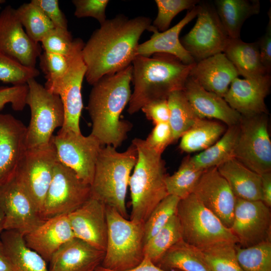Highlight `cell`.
<instances>
[{
    "label": "cell",
    "mask_w": 271,
    "mask_h": 271,
    "mask_svg": "<svg viewBox=\"0 0 271 271\" xmlns=\"http://www.w3.org/2000/svg\"><path fill=\"white\" fill-rule=\"evenodd\" d=\"M198 6L199 10L195 24L180 40L182 45L195 62L223 53L230 38L214 6L200 1Z\"/></svg>",
    "instance_id": "7c38bea8"
},
{
    "label": "cell",
    "mask_w": 271,
    "mask_h": 271,
    "mask_svg": "<svg viewBox=\"0 0 271 271\" xmlns=\"http://www.w3.org/2000/svg\"><path fill=\"white\" fill-rule=\"evenodd\" d=\"M106 207L102 202L90 197L68 214L74 237L103 251L107 234Z\"/></svg>",
    "instance_id": "ffe728a7"
},
{
    "label": "cell",
    "mask_w": 271,
    "mask_h": 271,
    "mask_svg": "<svg viewBox=\"0 0 271 271\" xmlns=\"http://www.w3.org/2000/svg\"><path fill=\"white\" fill-rule=\"evenodd\" d=\"M105 251L74 238L64 244L52 256L49 271H95Z\"/></svg>",
    "instance_id": "484cf974"
},
{
    "label": "cell",
    "mask_w": 271,
    "mask_h": 271,
    "mask_svg": "<svg viewBox=\"0 0 271 271\" xmlns=\"http://www.w3.org/2000/svg\"><path fill=\"white\" fill-rule=\"evenodd\" d=\"M190 157L184 159L175 173L166 176L165 184L168 195L182 199L192 194L204 170L196 168Z\"/></svg>",
    "instance_id": "e575fe53"
},
{
    "label": "cell",
    "mask_w": 271,
    "mask_h": 271,
    "mask_svg": "<svg viewBox=\"0 0 271 271\" xmlns=\"http://www.w3.org/2000/svg\"><path fill=\"white\" fill-rule=\"evenodd\" d=\"M39 74L40 72L36 67L25 66L0 51V80L4 83L13 85H24Z\"/></svg>",
    "instance_id": "60d3db41"
},
{
    "label": "cell",
    "mask_w": 271,
    "mask_h": 271,
    "mask_svg": "<svg viewBox=\"0 0 271 271\" xmlns=\"http://www.w3.org/2000/svg\"><path fill=\"white\" fill-rule=\"evenodd\" d=\"M230 229L242 248L271 241L270 208L261 200L236 198Z\"/></svg>",
    "instance_id": "9a60e30c"
},
{
    "label": "cell",
    "mask_w": 271,
    "mask_h": 271,
    "mask_svg": "<svg viewBox=\"0 0 271 271\" xmlns=\"http://www.w3.org/2000/svg\"><path fill=\"white\" fill-rule=\"evenodd\" d=\"M27 84L26 104L31 110L26 135L29 149L51 143L53 132L64 124V111L60 97L47 90L35 78L29 80Z\"/></svg>",
    "instance_id": "ba28073f"
},
{
    "label": "cell",
    "mask_w": 271,
    "mask_h": 271,
    "mask_svg": "<svg viewBox=\"0 0 271 271\" xmlns=\"http://www.w3.org/2000/svg\"><path fill=\"white\" fill-rule=\"evenodd\" d=\"M261 176V201L268 207H271V172Z\"/></svg>",
    "instance_id": "f5cc1de1"
},
{
    "label": "cell",
    "mask_w": 271,
    "mask_h": 271,
    "mask_svg": "<svg viewBox=\"0 0 271 271\" xmlns=\"http://www.w3.org/2000/svg\"><path fill=\"white\" fill-rule=\"evenodd\" d=\"M15 12L27 35L37 43L54 28L42 10L32 1L22 5Z\"/></svg>",
    "instance_id": "8d00e7d4"
},
{
    "label": "cell",
    "mask_w": 271,
    "mask_h": 271,
    "mask_svg": "<svg viewBox=\"0 0 271 271\" xmlns=\"http://www.w3.org/2000/svg\"><path fill=\"white\" fill-rule=\"evenodd\" d=\"M138 159L134 145L119 152L110 145L102 147L95 164L90 197L117 210L125 218L127 213L125 198L132 169Z\"/></svg>",
    "instance_id": "5b68a950"
},
{
    "label": "cell",
    "mask_w": 271,
    "mask_h": 271,
    "mask_svg": "<svg viewBox=\"0 0 271 271\" xmlns=\"http://www.w3.org/2000/svg\"><path fill=\"white\" fill-rule=\"evenodd\" d=\"M238 262L244 271H271V241L246 248L236 245Z\"/></svg>",
    "instance_id": "f35d334b"
},
{
    "label": "cell",
    "mask_w": 271,
    "mask_h": 271,
    "mask_svg": "<svg viewBox=\"0 0 271 271\" xmlns=\"http://www.w3.org/2000/svg\"><path fill=\"white\" fill-rule=\"evenodd\" d=\"M0 207L5 214L4 230H15L24 236L45 221L16 177L0 188Z\"/></svg>",
    "instance_id": "2e32d148"
},
{
    "label": "cell",
    "mask_w": 271,
    "mask_h": 271,
    "mask_svg": "<svg viewBox=\"0 0 271 271\" xmlns=\"http://www.w3.org/2000/svg\"><path fill=\"white\" fill-rule=\"evenodd\" d=\"M43 12L54 28L68 29L67 19L60 9L58 0H32Z\"/></svg>",
    "instance_id": "c3c4849f"
},
{
    "label": "cell",
    "mask_w": 271,
    "mask_h": 271,
    "mask_svg": "<svg viewBox=\"0 0 271 271\" xmlns=\"http://www.w3.org/2000/svg\"><path fill=\"white\" fill-rule=\"evenodd\" d=\"M233 157L261 175L271 172V141L267 114L241 116Z\"/></svg>",
    "instance_id": "30bf717a"
},
{
    "label": "cell",
    "mask_w": 271,
    "mask_h": 271,
    "mask_svg": "<svg viewBox=\"0 0 271 271\" xmlns=\"http://www.w3.org/2000/svg\"><path fill=\"white\" fill-rule=\"evenodd\" d=\"M214 3L220 21L231 39L240 38L245 21L260 10L258 0H216Z\"/></svg>",
    "instance_id": "f546056e"
},
{
    "label": "cell",
    "mask_w": 271,
    "mask_h": 271,
    "mask_svg": "<svg viewBox=\"0 0 271 271\" xmlns=\"http://www.w3.org/2000/svg\"><path fill=\"white\" fill-rule=\"evenodd\" d=\"M57 162L51 142L47 146L29 149L16 176L41 215Z\"/></svg>",
    "instance_id": "5bb4252c"
},
{
    "label": "cell",
    "mask_w": 271,
    "mask_h": 271,
    "mask_svg": "<svg viewBox=\"0 0 271 271\" xmlns=\"http://www.w3.org/2000/svg\"><path fill=\"white\" fill-rule=\"evenodd\" d=\"M226 126L218 120L200 118L182 136L179 148L186 153L201 152L222 137Z\"/></svg>",
    "instance_id": "1f68e13d"
},
{
    "label": "cell",
    "mask_w": 271,
    "mask_h": 271,
    "mask_svg": "<svg viewBox=\"0 0 271 271\" xmlns=\"http://www.w3.org/2000/svg\"><path fill=\"white\" fill-rule=\"evenodd\" d=\"M182 239L179 219L175 214L145 244V256L156 264L165 253Z\"/></svg>",
    "instance_id": "d590c367"
},
{
    "label": "cell",
    "mask_w": 271,
    "mask_h": 271,
    "mask_svg": "<svg viewBox=\"0 0 271 271\" xmlns=\"http://www.w3.org/2000/svg\"><path fill=\"white\" fill-rule=\"evenodd\" d=\"M0 271H13L11 261L1 240L0 241Z\"/></svg>",
    "instance_id": "db71d44e"
},
{
    "label": "cell",
    "mask_w": 271,
    "mask_h": 271,
    "mask_svg": "<svg viewBox=\"0 0 271 271\" xmlns=\"http://www.w3.org/2000/svg\"><path fill=\"white\" fill-rule=\"evenodd\" d=\"M236 244L224 242L201 250L210 271H244L237 259Z\"/></svg>",
    "instance_id": "74e56055"
},
{
    "label": "cell",
    "mask_w": 271,
    "mask_h": 271,
    "mask_svg": "<svg viewBox=\"0 0 271 271\" xmlns=\"http://www.w3.org/2000/svg\"><path fill=\"white\" fill-rule=\"evenodd\" d=\"M132 66L100 78L92 86L87 109L92 121L90 134L103 146L115 148L127 138L131 123L121 120L120 114L131 96Z\"/></svg>",
    "instance_id": "7a4b0ae2"
},
{
    "label": "cell",
    "mask_w": 271,
    "mask_h": 271,
    "mask_svg": "<svg viewBox=\"0 0 271 271\" xmlns=\"http://www.w3.org/2000/svg\"><path fill=\"white\" fill-rule=\"evenodd\" d=\"M73 39L68 29L54 28L43 38L41 43L44 51L67 56Z\"/></svg>",
    "instance_id": "ee69618b"
},
{
    "label": "cell",
    "mask_w": 271,
    "mask_h": 271,
    "mask_svg": "<svg viewBox=\"0 0 271 271\" xmlns=\"http://www.w3.org/2000/svg\"><path fill=\"white\" fill-rule=\"evenodd\" d=\"M84 43L80 38L73 40L68 56V67L63 78L44 87L58 95L63 103L64 122L61 129L80 133V117L83 109L81 94L86 66L82 57Z\"/></svg>",
    "instance_id": "9c48e42d"
},
{
    "label": "cell",
    "mask_w": 271,
    "mask_h": 271,
    "mask_svg": "<svg viewBox=\"0 0 271 271\" xmlns=\"http://www.w3.org/2000/svg\"><path fill=\"white\" fill-rule=\"evenodd\" d=\"M95 271H116V270H109L106 268H105L101 266H98L95 270ZM122 271H181L179 270L174 269L171 270H164L155 263L151 261L147 257H144L143 260L137 266Z\"/></svg>",
    "instance_id": "816d5d0a"
},
{
    "label": "cell",
    "mask_w": 271,
    "mask_h": 271,
    "mask_svg": "<svg viewBox=\"0 0 271 271\" xmlns=\"http://www.w3.org/2000/svg\"><path fill=\"white\" fill-rule=\"evenodd\" d=\"M238 75L233 65L221 53L196 62L189 76L206 90L224 97Z\"/></svg>",
    "instance_id": "d4e9b609"
},
{
    "label": "cell",
    "mask_w": 271,
    "mask_h": 271,
    "mask_svg": "<svg viewBox=\"0 0 271 271\" xmlns=\"http://www.w3.org/2000/svg\"><path fill=\"white\" fill-rule=\"evenodd\" d=\"M5 221V214L3 210L0 207V232L4 230Z\"/></svg>",
    "instance_id": "11a10c76"
},
{
    "label": "cell",
    "mask_w": 271,
    "mask_h": 271,
    "mask_svg": "<svg viewBox=\"0 0 271 271\" xmlns=\"http://www.w3.org/2000/svg\"><path fill=\"white\" fill-rule=\"evenodd\" d=\"M192 193L226 227L230 228L236 197L217 167L204 170Z\"/></svg>",
    "instance_id": "d6986e66"
},
{
    "label": "cell",
    "mask_w": 271,
    "mask_h": 271,
    "mask_svg": "<svg viewBox=\"0 0 271 271\" xmlns=\"http://www.w3.org/2000/svg\"><path fill=\"white\" fill-rule=\"evenodd\" d=\"M109 2L108 0H73L74 16L77 18H93L101 25L107 20L105 10Z\"/></svg>",
    "instance_id": "f6af8a7d"
},
{
    "label": "cell",
    "mask_w": 271,
    "mask_h": 271,
    "mask_svg": "<svg viewBox=\"0 0 271 271\" xmlns=\"http://www.w3.org/2000/svg\"><path fill=\"white\" fill-rule=\"evenodd\" d=\"M238 129V124L227 127L216 143L198 154L190 157L192 164L196 168L204 170L217 167L233 158Z\"/></svg>",
    "instance_id": "d6a6232c"
},
{
    "label": "cell",
    "mask_w": 271,
    "mask_h": 271,
    "mask_svg": "<svg viewBox=\"0 0 271 271\" xmlns=\"http://www.w3.org/2000/svg\"><path fill=\"white\" fill-rule=\"evenodd\" d=\"M138 152V159L129 187L131 210L130 220L145 222L156 206L168 194L165 184V163L161 155L150 148L145 141H132Z\"/></svg>",
    "instance_id": "277c9868"
},
{
    "label": "cell",
    "mask_w": 271,
    "mask_h": 271,
    "mask_svg": "<svg viewBox=\"0 0 271 271\" xmlns=\"http://www.w3.org/2000/svg\"><path fill=\"white\" fill-rule=\"evenodd\" d=\"M180 200L175 196L168 195L156 206L144 222L145 243L176 214Z\"/></svg>",
    "instance_id": "ab89813d"
},
{
    "label": "cell",
    "mask_w": 271,
    "mask_h": 271,
    "mask_svg": "<svg viewBox=\"0 0 271 271\" xmlns=\"http://www.w3.org/2000/svg\"><path fill=\"white\" fill-rule=\"evenodd\" d=\"M223 53L244 78L269 74L261 63L257 41L247 43L240 38H229Z\"/></svg>",
    "instance_id": "83f0119b"
},
{
    "label": "cell",
    "mask_w": 271,
    "mask_h": 271,
    "mask_svg": "<svg viewBox=\"0 0 271 271\" xmlns=\"http://www.w3.org/2000/svg\"><path fill=\"white\" fill-rule=\"evenodd\" d=\"M39 58L40 67L45 75L46 83L63 78L68 67V56L44 51Z\"/></svg>",
    "instance_id": "7bdbcfd3"
},
{
    "label": "cell",
    "mask_w": 271,
    "mask_h": 271,
    "mask_svg": "<svg viewBox=\"0 0 271 271\" xmlns=\"http://www.w3.org/2000/svg\"><path fill=\"white\" fill-rule=\"evenodd\" d=\"M141 110L155 124L169 122L170 111L167 99L151 102L143 106Z\"/></svg>",
    "instance_id": "681fc988"
},
{
    "label": "cell",
    "mask_w": 271,
    "mask_h": 271,
    "mask_svg": "<svg viewBox=\"0 0 271 271\" xmlns=\"http://www.w3.org/2000/svg\"><path fill=\"white\" fill-rule=\"evenodd\" d=\"M5 2H6L5 1H4V0H0V8H1V5L2 4H3V3H5Z\"/></svg>",
    "instance_id": "9f6ffc18"
},
{
    "label": "cell",
    "mask_w": 271,
    "mask_h": 271,
    "mask_svg": "<svg viewBox=\"0 0 271 271\" xmlns=\"http://www.w3.org/2000/svg\"><path fill=\"white\" fill-rule=\"evenodd\" d=\"M217 168L228 183L236 198L257 201L262 199L261 176L250 170L234 157Z\"/></svg>",
    "instance_id": "4316f807"
},
{
    "label": "cell",
    "mask_w": 271,
    "mask_h": 271,
    "mask_svg": "<svg viewBox=\"0 0 271 271\" xmlns=\"http://www.w3.org/2000/svg\"><path fill=\"white\" fill-rule=\"evenodd\" d=\"M183 90L200 118L215 119L227 127L238 124L241 115L223 97L206 90L190 76Z\"/></svg>",
    "instance_id": "7402d4cb"
},
{
    "label": "cell",
    "mask_w": 271,
    "mask_h": 271,
    "mask_svg": "<svg viewBox=\"0 0 271 271\" xmlns=\"http://www.w3.org/2000/svg\"><path fill=\"white\" fill-rule=\"evenodd\" d=\"M28 92L27 84L0 87V110L8 103H11L15 111H22L26 104Z\"/></svg>",
    "instance_id": "bcb514c9"
},
{
    "label": "cell",
    "mask_w": 271,
    "mask_h": 271,
    "mask_svg": "<svg viewBox=\"0 0 271 271\" xmlns=\"http://www.w3.org/2000/svg\"><path fill=\"white\" fill-rule=\"evenodd\" d=\"M269 21L265 34L257 41L261 63L268 74L271 71V11H268Z\"/></svg>",
    "instance_id": "f907efd6"
},
{
    "label": "cell",
    "mask_w": 271,
    "mask_h": 271,
    "mask_svg": "<svg viewBox=\"0 0 271 271\" xmlns=\"http://www.w3.org/2000/svg\"><path fill=\"white\" fill-rule=\"evenodd\" d=\"M27 127L11 114L0 113V188L16 176L28 150Z\"/></svg>",
    "instance_id": "e0dca14e"
},
{
    "label": "cell",
    "mask_w": 271,
    "mask_h": 271,
    "mask_svg": "<svg viewBox=\"0 0 271 271\" xmlns=\"http://www.w3.org/2000/svg\"><path fill=\"white\" fill-rule=\"evenodd\" d=\"M156 264L166 270L210 271L201 250L182 239L170 247Z\"/></svg>",
    "instance_id": "4dcf8cb0"
},
{
    "label": "cell",
    "mask_w": 271,
    "mask_h": 271,
    "mask_svg": "<svg viewBox=\"0 0 271 271\" xmlns=\"http://www.w3.org/2000/svg\"><path fill=\"white\" fill-rule=\"evenodd\" d=\"M182 239L200 250L224 242L237 244L230 228L192 193L180 199L176 211Z\"/></svg>",
    "instance_id": "52a82bcc"
},
{
    "label": "cell",
    "mask_w": 271,
    "mask_h": 271,
    "mask_svg": "<svg viewBox=\"0 0 271 271\" xmlns=\"http://www.w3.org/2000/svg\"><path fill=\"white\" fill-rule=\"evenodd\" d=\"M199 2L198 0H156L158 14L152 25L158 31L164 32L169 29L172 21L179 13L193 9Z\"/></svg>",
    "instance_id": "b9f144b4"
},
{
    "label": "cell",
    "mask_w": 271,
    "mask_h": 271,
    "mask_svg": "<svg viewBox=\"0 0 271 271\" xmlns=\"http://www.w3.org/2000/svg\"><path fill=\"white\" fill-rule=\"evenodd\" d=\"M151 26L149 17L129 19L123 15L107 19L101 24L82 50L87 82L93 85L103 76L131 65L140 37L144 31H149Z\"/></svg>",
    "instance_id": "6da1fadb"
},
{
    "label": "cell",
    "mask_w": 271,
    "mask_h": 271,
    "mask_svg": "<svg viewBox=\"0 0 271 271\" xmlns=\"http://www.w3.org/2000/svg\"><path fill=\"white\" fill-rule=\"evenodd\" d=\"M51 142L55 148L57 161L73 170L85 183L91 185L99 153L103 147L91 134L61 129L54 135Z\"/></svg>",
    "instance_id": "8fae6325"
},
{
    "label": "cell",
    "mask_w": 271,
    "mask_h": 271,
    "mask_svg": "<svg viewBox=\"0 0 271 271\" xmlns=\"http://www.w3.org/2000/svg\"><path fill=\"white\" fill-rule=\"evenodd\" d=\"M106 212V246L100 266L116 271L137 266L145 257L144 223L128 220L110 207Z\"/></svg>",
    "instance_id": "8992f818"
},
{
    "label": "cell",
    "mask_w": 271,
    "mask_h": 271,
    "mask_svg": "<svg viewBox=\"0 0 271 271\" xmlns=\"http://www.w3.org/2000/svg\"><path fill=\"white\" fill-rule=\"evenodd\" d=\"M198 6L190 10L179 23L167 30L160 32L152 25L149 31L153 33L148 41L139 44L136 55L150 57L157 53L173 55L185 64H192L195 61L182 45L179 35L183 28L194 19L198 12Z\"/></svg>",
    "instance_id": "cb8c5ba5"
},
{
    "label": "cell",
    "mask_w": 271,
    "mask_h": 271,
    "mask_svg": "<svg viewBox=\"0 0 271 271\" xmlns=\"http://www.w3.org/2000/svg\"><path fill=\"white\" fill-rule=\"evenodd\" d=\"M195 64H185L164 53L155 54L152 57L136 56L131 64L133 90L128 113L134 114L151 102L167 99L172 92L183 90Z\"/></svg>",
    "instance_id": "3957f363"
},
{
    "label": "cell",
    "mask_w": 271,
    "mask_h": 271,
    "mask_svg": "<svg viewBox=\"0 0 271 271\" xmlns=\"http://www.w3.org/2000/svg\"><path fill=\"white\" fill-rule=\"evenodd\" d=\"M90 185L75 172L57 162L44 201L41 216L44 220L73 212L90 197Z\"/></svg>",
    "instance_id": "4fadbf2b"
},
{
    "label": "cell",
    "mask_w": 271,
    "mask_h": 271,
    "mask_svg": "<svg viewBox=\"0 0 271 271\" xmlns=\"http://www.w3.org/2000/svg\"><path fill=\"white\" fill-rule=\"evenodd\" d=\"M145 142L156 153L162 155L166 147L174 142L172 129L168 122L155 124Z\"/></svg>",
    "instance_id": "7dc6e473"
},
{
    "label": "cell",
    "mask_w": 271,
    "mask_h": 271,
    "mask_svg": "<svg viewBox=\"0 0 271 271\" xmlns=\"http://www.w3.org/2000/svg\"><path fill=\"white\" fill-rule=\"evenodd\" d=\"M170 111L169 124L174 141L180 138L200 117L195 112L183 90L172 92L167 98Z\"/></svg>",
    "instance_id": "836d02e7"
},
{
    "label": "cell",
    "mask_w": 271,
    "mask_h": 271,
    "mask_svg": "<svg viewBox=\"0 0 271 271\" xmlns=\"http://www.w3.org/2000/svg\"><path fill=\"white\" fill-rule=\"evenodd\" d=\"M270 85V74L250 79L236 77L223 98L241 116L268 114L265 98L269 93Z\"/></svg>",
    "instance_id": "44dd1931"
},
{
    "label": "cell",
    "mask_w": 271,
    "mask_h": 271,
    "mask_svg": "<svg viewBox=\"0 0 271 271\" xmlns=\"http://www.w3.org/2000/svg\"><path fill=\"white\" fill-rule=\"evenodd\" d=\"M0 51L22 65L35 68L42 53L39 43L33 41L24 30L15 9L11 6L0 13Z\"/></svg>",
    "instance_id": "ac0fdd59"
},
{
    "label": "cell",
    "mask_w": 271,
    "mask_h": 271,
    "mask_svg": "<svg viewBox=\"0 0 271 271\" xmlns=\"http://www.w3.org/2000/svg\"><path fill=\"white\" fill-rule=\"evenodd\" d=\"M75 238L68 214L46 220L24 236L26 245L38 253L46 261L65 243Z\"/></svg>",
    "instance_id": "603a6c76"
},
{
    "label": "cell",
    "mask_w": 271,
    "mask_h": 271,
    "mask_svg": "<svg viewBox=\"0 0 271 271\" xmlns=\"http://www.w3.org/2000/svg\"><path fill=\"white\" fill-rule=\"evenodd\" d=\"M13 271H49L45 260L26 244L24 236L15 230H5L1 235Z\"/></svg>",
    "instance_id": "f1b7e54d"
}]
</instances>
